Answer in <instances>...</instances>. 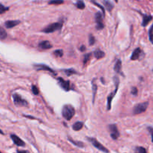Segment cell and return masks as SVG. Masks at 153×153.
<instances>
[{"label": "cell", "instance_id": "6da1fadb", "mask_svg": "<svg viewBox=\"0 0 153 153\" xmlns=\"http://www.w3.org/2000/svg\"><path fill=\"white\" fill-rule=\"evenodd\" d=\"M62 114L64 119L69 121V120H71L73 118V116L75 114V110H74V108L71 105L66 104V105H65L62 108Z\"/></svg>", "mask_w": 153, "mask_h": 153}, {"label": "cell", "instance_id": "7a4b0ae2", "mask_svg": "<svg viewBox=\"0 0 153 153\" xmlns=\"http://www.w3.org/2000/svg\"><path fill=\"white\" fill-rule=\"evenodd\" d=\"M113 82L115 83V90H114L113 92H111V95L108 97V104H107V107H108V108H107V109H108V111L111 110V103H112L113 98V97L115 96L116 93L117 91H118L119 86V79L118 77L115 76V77L113 78Z\"/></svg>", "mask_w": 153, "mask_h": 153}, {"label": "cell", "instance_id": "3957f363", "mask_svg": "<svg viewBox=\"0 0 153 153\" xmlns=\"http://www.w3.org/2000/svg\"><path fill=\"white\" fill-rule=\"evenodd\" d=\"M62 26V22H56L54 23H51L43 29L42 32L44 33H52L57 30L60 29Z\"/></svg>", "mask_w": 153, "mask_h": 153}, {"label": "cell", "instance_id": "277c9868", "mask_svg": "<svg viewBox=\"0 0 153 153\" xmlns=\"http://www.w3.org/2000/svg\"><path fill=\"white\" fill-rule=\"evenodd\" d=\"M148 101L137 104V105L134 106V109H133V113H134V115H137V114H141L142 113L145 112V111H146L147 108H148Z\"/></svg>", "mask_w": 153, "mask_h": 153}, {"label": "cell", "instance_id": "5b68a950", "mask_svg": "<svg viewBox=\"0 0 153 153\" xmlns=\"http://www.w3.org/2000/svg\"><path fill=\"white\" fill-rule=\"evenodd\" d=\"M13 100H14V104L18 106V107H26V106H28V102L18 93H14L13 95Z\"/></svg>", "mask_w": 153, "mask_h": 153}, {"label": "cell", "instance_id": "8992f818", "mask_svg": "<svg viewBox=\"0 0 153 153\" xmlns=\"http://www.w3.org/2000/svg\"><path fill=\"white\" fill-rule=\"evenodd\" d=\"M87 140H88V141H89V142L91 143L92 144V145H93L95 148L98 149V150L103 152L109 153V150L106 148V147H104V146L101 143L98 142V141H97L95 138H92V137H87Z\"/></svg>", "mask_w": 153, "mask_h": 153}, {"label": "cell", "instance_id": "52a82bcc", "mask_svg": "<svg viewBox=\"0 0 153 153\" xmlns=\"http://www.w3.org/2000/svg\"><path fill=\"white\" fill-rule=\"evenodd\" d=\"M95 22H96V29H103L104 27V23H103V16L101 12H97L95 15Z\"/></svg>", "mask_w": 153, "mask_h": 153}, {"label": "cell", "instance_id": "ba28073f", "mask_svg": "<svg viewBox=\"0 0 153 153\" xmlns=\"http://www.w3.org/2000/svg\"><path fill=\"white\" fill-rule=\"evenodd\" d=\"M57 80H58V84L62 89H64L66 92L70 91V90L71 89V83H70V81H65V80L62 79V78H59Z\"/></svg>", "mask_w": 153, "mask_h": 153}, {"label": "cell", "instance_id": "9c48e42d", "mask_svg": "<svg viewBox=\"0 0 153 153\" xmlns=\"http://www.w3.org/2000/svg\"><path fill=\"white\" fill-rule=\"evenodd\" d=\"M109 130L111 131V136L113 140L118 139L119 137L120 134L118 128H117L116 125L115 124H111L109 125Z\"/></svg>", "mask_w": 153, "mask_h": 153}, {"label": "cell", "instance_id": "30bf717a", "mask_svg": "<svg viewBox=\"0 0 153 153\" xmlns=\"http://www.w3.org/2000/svg\"><path fill=\"white\" fill-rule=\"evenodd\" d=\"M34 68H35L37 71H48L53 73V74H56L55 71H54L52 68H50L49 66L45 65V64H35V65H34Z\"/></svg>", "mask_w": 153, "mask_h": 153}, {"label": "cell", "instance_id": "8fae6325", "mask_svg": "<svg viewBox=\"0 0 153 153\" xmlns=\"http://www.w3.org/2000/svg\"><path fill=\"white\" fill-rule=\"evenodd\" d=\"M11 138L13 141V142H14V143L18 146H25L24 141H22L18 136L15 135V134H11Z\"/></svg>", "mask_w": 153, "mask_h": 153}, {"label": "cell", "instance_id": "7c38bea8", "mask_svg": "<svg viewBox=\"0 0 153 153\" xmlns=\"http://www.w3.org/2000/svg\"><path fill=\"white\" fill-rule=\"evenodd\" d=\"M38 47H39L40 48H41V49L48 50L52 48L53 45L51 44V43L49 41H41V42L38 44Z\"/></svg>", "mask_w": 153, "mask_h": 153}, {"label": "cell", "instance_id": "4fadbf2b", "mask_svg": "<svg viewBox=\"0 0 153 153\" xmlns=\"http://www.w3.org/2000/svg\"><path fill=\"white\" fill-rule=\"evenodd\" d=\"M142 51H141L140 48H136L134 51V52L132 53V55L131 56V60H137L139 59L140 57H141V54H142Z\"/></svg>", "mask_w": 153, "mask_h": 153}, {"label": "cell", "instance_id": "5bb4252c", "mask_svg": "<svg viewBox=\"0 0 153 153\" xmlns=\"http://www.w3.org/2000/svg\"><path fill=\"white\" fill-rule=\"evenodd\" d=\"M20 20H8L5 23V26L7 29H12L20 24Z\"/></svg>", "mask_w": 153, "mask_h": 153}, {"label": "cell", "instance_id": "9a60e30c", "mask_svg": "<svg viewBox=\"0 0 153 153\" xmlns=\"http://www.w3.org/2000/svg\"><path fill=\"white\" fill-rule=\"evenodd\" d=\"M143 15V22L142 26L146 27L149 24V23L152 20V17L151 15H146V14H142Z\"/></svg>", "mask_w": 153, "mask_h": 153}, {"label": "cell", "instance_id": "2e32d148", "mask_svg": "<svg viewBox=\"0 0 153 153\" xmlns=\"http://www.w3.org/2000/svg\"><path fill=\"white\" fill-rule=\"evenodd\" d=\"M103 2H104V7L106 8V9L108 10L109 12H111L113 10V8H114V5L110 0H103Z\"/></svg>", "mask_w": 153, "mask_h": 153}, {"label": "cell", "instance_id": "e0dca14e", "mask_svg": "<svg viewBox=\"0 0 153 153\" xmlns=\"http://www.w3.org/2000/svg\"><path fill=\"white\" fill-rule=\"evenodd\" d=\"M94 56H95V57L97 59H102L105 56V53H104V51H101L99 49H97L94 51Z\"/></svg>", "mask_w": 153, "mask_h": 153}, {"label": "cell", "instance_id": "ac0fdd59", "mask_svg": "<svg viewBox=\"0 0 153 153\" xmlns=\"http://www.w3.org/2000/svg\"><path fill=\"white\" fill-rule=\"evenodd\" d=\"M95 79H94L92 81V103H95V96H96V93H97V85L95 83Z\"/></svg>", "mask_w": 153, "mask_h": 153}, {"label": "cell", "instance_id": "d6986e66", "mask_svg": "<svg viewBox=\"0 0 153 153\" xmlns=\"http://www.w3.org/2000/svg\"><path fill=\"white\" fill-rule=\"evenodd\" d=\"M114 71L116 73H119V74H122V62L120 59H118L116 61V62L115 66H114Z\"/></svg>", "mask_w": 153, "mask_h": 153}, {"label": "cell", "instance_id": "ffe728a7", "mask_svg": "<svg viewBox=\"0 0 153 153\" xmlns=\"http://www.w3.org/2000/svg\"><path fill=\"white\" fill-rule=\"evenodd\" d=\"M83 127V122H75V123L73 125L72 128L74 131H80V130L82 129Z\"/></svg>", "mask_w": 153, "mask_h": 153}, {"label": "cell", "instance_id": "44dd1931", "mask_svg": "<svg viewBox=\"0 0 153 153\" xmlns=\"http://www.w3.org/2000/svg\"><path fill=\"white\" fill-rule=\"evenodd\" d=\"M68 141H69L71 143H72L74 144V145H75L76 146L81 147V148L84 147V144L82 142H81V141H75L73 139H71V138H70V137H68Z\"/></svg>", "mask_w": 153, "mask_h": 153}, {"label": "cell", "instance_id": "7402d4cb", "mask_svg": "<svg viewBox=\"0 0 153 153\" xmlns=\"http://www.w3.org/2000/svg\"><path fill=\"white\" fill-rule=\"evenodd\" d=\"M7 32L5 29L0 26V40H4L7 38Z\"/></svg>", "mask_w": 153, "mask_h": 153}, {"label": "cell", "instance_id": "603a6c76", "mask_svg": "<svg viewBox=\"0 0 153 153\" xmlns=\"http://www.w3.org/2000/svg\"><path fill=\"white\" fill-rule=\"evenodd\" d=\"M63 71L67 76H71V75H73V74H78V72H77V71H76L74 69H73V68H69V69H65V70H63Z\"/></svg>", "mask_w": 153, "mask_h": 153}, {"label": "cell", "instance_id": "cb8c5ba5", "mask_svg": "<svg viewBox=\"0 0 153 153\" xmlns=\"http://www.w3.org/2000/svg\"><path fill=\"white\" fill-rule=\"evenodd\" d=\"M75 5L78 9L82 10L85 8V4H84V2L83 1H82V0H78V2H76Z\"/></svg>", "mask_w": 153, "mask_h": 153}, {"label": "cell", "instance_id": "d4e9b609", "mask_svg": "<svg viewBox=\"0 0 153 153\" xmlns=\"http://www.w3.org/2000/svg\"><path fill=\"white\" fill-rule=\"evenodd\" d=\"M64 3V0H51L49 2L50 5H61Z\"/></svg>", "mask_w": 153, "mask_h": 153}, {"label": "cell", "instance_id": "484cf974", "mask_svg": "<svg viewBox=\"0 0 153 153\" xmlns=\"http://www.w3.org/2000/svg\"><path fill=\"white\" fill-rule=\"evenodd\" d=\"M149 41H151L152 44H153V24L149 30Z\"/></svg>", "mask_w": 153, "mask_h": 153}, {"label": "cell", "instance_id": "4316f807", "mask_svg": "<svg viewBox=\"0 0 153 153\" xmlns=\"http://www.w3.org/2000/svg\"><path fill=\"white\" fill-rule=\"evenodd\" d=\"M136 153H147L146 149L144 147L142 146H137L135 149Z\"/></svg>", "mask_w": 153, "mask_h": 153}, {"label": "cell", "instance_id": "83f0119b", "mask_svg": "<svg viewBox=\"0 0 153 153\" xmlns=\"http://www.w3.org/2000/svg\"><path fill=\"white\" fill-rule=\"evenodd\" d=\"M95 43V38L92 35V34H90L89 35V44L90 46L93 45Z\"/></svg>", "mask_w": 153, "mask_h": 153}, {"label": "cell", "instance_id": "f1b7e54d", "mask_svg": "<svg viewBox=\"0 0 153 153\" xmlns=\"http://www.w3.org/2000/svg\"><path fill=\"white\" fill-rule=\"evenodd\" d=\"M53 55L56 57H62L63 56V51L62 50H56L53 52Z\"/></svg>", "mask_w": 153, "mask_h": 153}, {"label": "cell", "instance_id": "f546056e", "mask_svg": "<svg viewBox=\"0 0 153 153\" xmlns=\"http://www.w3.org/2000/svg\"><path fill=\"white\" fill-rule=\"evenodd\" d=\"M9 8L8 7H5L2 4H0V14H4L5 12H6L7 11H8Z\"/></svg>", "mask_w": 153, "mask_h": 153}, {"label": "cell", "instance_id": "4dcf8cb0", "mask_svg": "<svg viewBox=\"0 0 153 153\" xmlns=\"http://www.w3.org/2000/svg\"><path fill=\"white\" fill-rule=\"evenodd\" d=\"M92 1V3L94 4V5H96V6H98V8H101V11H102V14H103V15H104V14H105V11H104V7L103 6H101V5H99V4L98 3H97L96 2V1H95V0H91Z\"/></svg>", "mask_w": 153, "mask_h": 153}, {"label": "cell", "instance_id": "1f68e13d", "mask_svg": "<svg viewBox=\"0 0 153 153\" xmlns=\"http://www.w3.org/2000/svg\"><path fill=\"white\" fill-rule=\"evenodd\" d=\"M32 93L35 95H38L39 94V90H38V87L36 86L35 85H32Z\"/></svg>", "mask_w": 153, "mask_h": 153}, {"label": "cell", "instance_id": "d6a6232c", "mask_svg": "<svg viewBox=\"0 0 153 153\" xmlns=\"http://www.w3.org/2000/svg\"><path fill=\"white\" fill-rule=\"evenodd\" d=\"M90 57H91V54L90 53H87V54H85L83 56V64L84 65H86V64L87 63V62H88L89 60L90 59Z\"/></svg>", "mask_w": 153, "mask_h": 153}, {"label": "cell", "instance_id": "836d02e7", "mask_svg": "<svg viewBox=\"0 0 153 153\" xmlns=\"http://www.w3.org/2000/svg\"><path fill=\"white\" fill-rule=\"evenodd\" d=\"M131 95H137V93H138V90H137V89L136 88V87H133L132 89H131Z\"/></svg>", "mask_w": 153, "mask_h": 153}, {"label": "cell", "instance_id": "e575fe53", "mask_svg": "<svg viewBox=\"0 0 153 153\" xmlns=\"http://www.w3.org/2000/svg\"><path fill=\"white\" fill-rule=\"evenodd\" d=\"M147 129H148L149 132L150 133V135H151L152 137V142L153 143V128H152V127H148Z\"/></svg>", "mask_w": 153, "mask_h": 153}, {"label": "cell", "instance_id": "d590c367", "mask_svg": "<svg viewBox=\"0 0 153 153\" xmlns=\"http://www.w3.org/2000/svg\"><path fill=\"white\" fill-rule=\"evenodd\" d=\"M18 153H29L28 151H25V150H18Z\"/></svg>", "mask_w": 153, "mask_h": 153}, {"label": "cell", "instance_id": "8d00e7d4", "mask_svg": "<svg viewBox=\"0 0 153 153\" xmlns=\"http://www.w3.org/2000/svg\"><path fill=\"white\" fill-rule=\"evenodd\" d=\"M80 50H81V51H86V48L85 46H81V48H80Z\"/></svg>", "mask_w": 153, "mask_h": 153}, {"label": "cell", "instance_id": "74e56055", "mask_svg": "<svg viewBox=\"0 0 153 153\" xmlns=\"http://www.w3.org/2000/svg\"><path fill=\"white\" fill-rule=\"evenodd\" d=\"M0 134H4V132L1 129H0Z\"/></svg>", "mask_w": 153, "mask_h": 153}, {"label": "cell", "instance_id": "f35d334b", "mask_svg": "<svg viewBox=\"0 0 153 153\" xmlns=\"http://www.w3.org/2000/svg\"><path fill=\"white\" fill-rule=\"evenodd\" d=\"M115 2H119V0H115Z\"/></svg>", "mask_w": 153, "mask_h": 153}, {"label": "cell", "instance_id": "ab89813d", "mask_svg": "<svg viewBox=\"0 0 153 153\" xmlns=\"http://www.w3.org/2000/svg\"><path fill=\"white\" fill-rule=\"evenodd\" d=\"M0 153H2V152H1V151H0Z\"/></svg>", "mask_w": 153, "mask_h": 153}]
</instances>
